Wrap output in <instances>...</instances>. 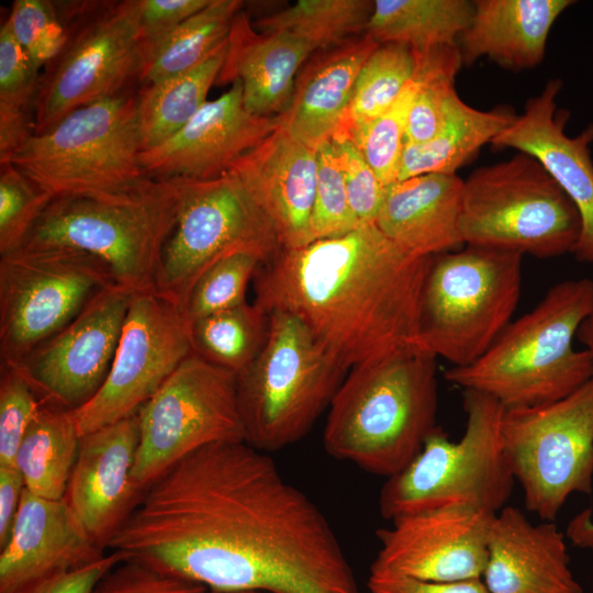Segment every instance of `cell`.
I'll return each instance as SVG.
<instances>
[{"instance_id": "30bf717a", "label": "cell", "mask_w": 593, "mask_h": 593, "mask_svg": "<svg viewBox=\"0 0 593 593\" xmlns=\"http://www.w3.org/2000/svg\"><path fill=\"white\" fill-rule=\"evenodd\" d=\"M460 232L465 245L552 258L574 253L581 219L540 163L517 152L463 180Z\"/></svg>"}, {"instance_id": "836d02e7", "label": "cell", "mask_w": 593, "mask_h": 593, "mask_svg": "<svg viewBox=\"0 0 593 593\" xmlns=\"http://www.w3.org/2000/svg\"><path fill=\"white\" fill-rule=\"evenodd\" d=\"M374 1L299 0L253 23L262 33L298 38L315 49H327L366 33Z\"/></svg>"}, {"instance_id": "d4e9b609", "label": "cell", "mask_w": 593, "mask_h": 593, "mask_svg": "<svg viewBox=\"0 0 593 593\" xmlns=\"http://www.w3.org/2000/svg\"><path fill=\"white\" fill-rule=\"evenodd\" d=\"M463 179L457 174H425L387 187L376 225L393 243L417 257H434L463 244L460 232Z\"/></svg>"}, {"instance_id": "f6af8a7d", "label": "cell", "mask_w": 593, "mask_h": 593, "mask_svg": "<svg viewBox=\"0 0 593 593\" xmlns=\"http://www.w3.org/2000/svg\"><path fill=\"white\" fill-rule=\"evenodd\" d=\"M38 72L4 21L0 30V108L34 113Z\"/></svg>"}, {"instance_id": "8d00e7d4", "label": "cell", "mask_w": 593, "mask_h": 593, "mask_svg": "<svg viewBox=\"0 0 593 593\" xmlns=\"http://www.w3.org/2000/svg\"><path fill=\"white\" fill-rule=\"evenodd\" d=\"M414 54L419 86L410 109L404 145L425 143L440 131L463 65L458 44Z\"/></svg>"}, {"instance_id": "44dd1931", "label": "cell", "mask_w": 593, "mask_h": 593, "mask_svg": "<svg viewBox=\"0 0 593 593\" xmlns=\"http://www.w3.org/2000/svg\"><path fill=\"white\" fill-rule=\"evenodd\" d=\"M560 79L549 80L530 98L522 114L492 142L537 159L575 205L581 233L574 249L581 262L593 264V124L574 136L566 133L568 113L557 109Z\"/></svg>"}, {"instance_id": "52a82bcc", "label": "cell", "mask_w": 593, "mask_h": 593, "mask_svg": "<svg viewBox=\"0 0 593 593\" xmlns=\"http://www.w3.org/2000/svg\"><path fill=\"white\" fill-rule=\"evenodd\" d=\"M522 258L475 245L434 256L415 348L452 367L478 360L511 323L521 295Z\"/></svg>"}, {"instance_id": "ab89813d", "label": "cell", "mask_w": 593, "mask_h": 593, "mask_svg": "<svg viewBox=\"0 0 593 593\" xmlns=\"http://www.w3.org/2000/svg\"><path fill=\"white\" fill-rule=\"evenodd\" d=\"M52 199L11 163L0 164V256L22 246Z\"/></svg>"}, {"instance_id": "7402d4cb", "label": "cell", "mask_w": 593, "mask_h": 593, "mask_svg": "<svg viewBox=\"0 0 593 593\" xmlns=\"http://www.w3.org/2000/svg\"><path fill=\"white\" fill-rule=\"evenodd\" d=\"M64 500L23 492L11 537L0 549V593H32L105 556Z\"/></svg>"}, {"instance_id": "d6a6232c", "label": "cell", "mask_w": 593, "mask_h": 593, "mask_svg": "<svg viewBox=\"0 0 593 593\" xmlns=\"http://www.w3.org/2000/svg\"><path fill=\"white\" fill-rule=\"evenodd\" d=\"M240 0H211L164 38L146 47L138 81L155 83L192 69L228 40Z\"/></svg>"}, {"instance_id": "f5cc1de1", "label": "cell", "mask_w": 593, "mask_h": 593, "mask_svg": "<svg viewBox=\"0 0 593 593\" xmlns=\"http://www.w3.org/2000/svg\"><path fill=\"white\" fill-rule=\"evenodd\" d=\"M577 338L589 351L593 360V313L581 324Z\"/></svg>"}, {"instance_id": "7bdbcfd3", "label": "cell", "mask_w": 593, "mask_h": 593, "mask_svg": "<svg viewBox=\"0 0 593 593\" xmlns=\"http://www.w3.org/2000/svg\"><path fill=\"white\" fill-rule=\"evenodd\" d=\"M41 404V399L18 369L1 367L0 466H15L20 444Z\"/></svg>"}, {"instance_id": "816d5d0a", "label": "cell", "mask_w": 593, "mask_h": 593, "mask_svg": "<svg viewBox=\"0 0 593 593\" xmlns=\"http://www.w3.org/2000/svg\"><path fill=\"white\" fill-rule=\"evenodd\" d=\"M566 537L573 546L593 552V514L591 508L578 513L568 523Z\"/></svg>"}, {"instance_id": "8fae6325", "label": "cell", "mask_w": 593, "mask_h": 593, "mask_svg": "<svg viewBox=\"0 0 593 593\" xmlns=\"http://www.w3.org/2000/svg\"><path fill=\"white\" fill-rule=\"evenodd\" d=\"M68 37L45 66L34 100L33 134L69 113L126 92L138 80L145 53L138 0L57 1Z\"/></svg>"}, {"instance_id": "cb8c5ba5", "label": "cell", "mask_w": 593, "mask_h": 593, "mask_svg": "<svg viewBox=\"0 0 593 593\" xmlns=\"http://www.w3.org/2000/svg\"><path fill=\"white\" fill-rule=\"evenodd\" d=\"M566 534L532 523L514 506L493 517L482 580L490 593H583L570 568Z\"/></svg>"}, {"instance_id": "f35d334b", "label": "cell", "mask_w": 593, "mask_h": 593, "mask_svg": "<svg viewBox=\"0 0 593 593\" xmlns=\"http://www.w3.org/2000/svg\"><path fill=\"white\" fill-rule=\"evenodd\" d=\"M262 259L237 251L211 266L194 283L181 314L188 326L210 314L246 302V290Z\"/></svg>"}, {"instance_id": "d6986e66", "label": "cell", "mask_w": 593, "mask_h": 593, "mask_svg": "<svg viewBox=\"0 0 593 593\" xmlns=\"http://www.w3.org/2000/svg\"><path fill=\"white\" fill-rule=\"evenodd\" d=\"M281 124V116H258L243 102L239 81L219 98L206 101L175 135L142 150L141 167L148 178L212 179Z\"/></svg>"}, {"instance_id": "484cf974", "label": "cell", "mask_w": 593, "mask_h": 593, "mask_svg": "<svg viewBox=\"0 0 593 593\" xmlns=\"http://www.w3.org/2000/svg\"><path fill=\"white\" fill-rule=\"evenodd\" d=\"M312 52L309 44L292 36L259 32L240 10L233 21L215 83L239 81L248 112L279 116L290 107L295 75Z\"/></svg>"}, {"instance_id": "7c38bea8", "label": "cell", "mask_w": 593, "mask_h": 593, "mask_svg": "<svg viewBox=\"0 0 593 593\" xmlns=\"http://www.w3.org/2000/svg\"><path fill=\"white\" fill-rule=\"evenodd\" d=\"M175 179L178 216L161 253L154 292L182 311L194 283L222 258L250 251L266 264L282 247L269 219L232 172Z\"/></svg>"}, {"instance_id": "5b68a950", "label": "cell", "mask_w": 593, "mask_h": 593, "mask_svg": "<svg viewBox=\"0 0 593 593\" xmlns=\"http://www.w3.org/2000/svg\"><path fill=\"white\" fill-rule=\"evenodd\" d=\"M179 202L178 179L148 177L116 193L53 198L20 248L82 251L108 268L115 286L154 291Z\"/></svg>"}, {"instance_id": "b9f144b4", "label": "cell", "mask_w": 593, "mask_h": 593, "mask_svg": "<svg viewBox=\"0 0 593 593\" xmlns=\"http://www.w3.org/2000/svg\"><path fill=\"white\" fill-rule=\"evenodd\" d=\"M357 228L331 142L317 149V175L310 222V243Z\"/></svg>"}, {"instance_id": "f546056e", "label": "cell", "mask_w": 593, "mask_h": 593, "mask_svg": "<svg viewBox=\"0 0 593 593\" xmlns=\"http://www.w3.org/2000/svg\"><path fill=\"white\" fill-rule=\"evenodd\" d=\"M80 440L74 411L42 401L15 458L25 489L46 500H63Z\"/></svg>"}, {"instance_id": "9a60e30c", "label": "cell", "mask_w": 593, "mask_h": 593, "mask_svg": "<svg viewBox=\"0 0 593 593\" xmlns=\"http://www.w3.org/2000/svg\"><path fill=\"white\" fill-rule=\"evenodd\" d=\"M133 479L146 489L187 455L214 443L246 441L236 374L192 354L138 411Z\"/></svg>"}, {"instance_id": "83f0119b", "label": "cell", "mask_w": 593, "mask_h": 593, "mask_svg": "<svg viewBox=\"0 0 593 593\" xmlns=\"http://www.w3.org/2000/svg\"><path fill=\"white\" fill-rule=\"evenodd\" d=\"M378 45L363 35L312 60L295 81L290 107L280 115L282 127L316 150L334 139L344 124L358 74Z\"/></svg>"}, {"instance_id": "7a4b0ae2", "label": "cell", "mask_w": 593, "mask_h": 593, "mask_svg": "<svg viewBox=\"0 0 593 593\" xmlns=\"http://www.w3.org/2000/svg\"><path fill=\"white\" fill-rule=\"evenodd\" d=\"M432 260L365 225L281 249L253 278L255 303L296 317L349 370L415 348Z\"/></svg>"}, {"instance_id": "ee69618b", "label": "cell", "mask_w": 593, "mask_h": 593, "mask_svg": "<svg viewBox=\"0 0 593 593\" xmlns=\"http://www.w3.org/2000/svg\"><path fill=\"white\" fill-rule=\"evenodd\" d=\"M357 227L374 224L387 186L349 139L331 141Z\"/></svg>"}, {"instance_id": "f907efd6", "label": "cell", "mask_w": 593, "mask_h": 593, "mask_svg": "<svg viewBox=\"0 0 593 593\" xmlns=\"http://www.w3.org/2000/svg\"><path fill=\"white\" fill-rule=\"evenodd\" d=\"M25 482L16 466H0V549L9 541Z\"/></svg>"}, {"instance_id": "ac0fdd59", "label": "cell", "mask_w": 593, "mask_h": 593, "mask_svg": "<svg viewBox=\"0 0 593 593\" xmlns=\"http://www.w3.org/2000/svg\"><path fill=\"white\" fill-rule=\"evenodd\" d=\"M495 514L449 505L398 517L377 530L380 549L370 573L434 582L482 579Z\"/></svg>"}, {"instance_id": "bcb514c9", "label": "cell", "mask_w": 593, "mask_h": 593, "mask_svg": "<svg viewBox=\"0 0 593 593\" xmlns=\"http://www.w3.org/2000/svg\"><path fill=\"white\" fill-rule=\"evenodd\" d=\"M194 581L161 572L145 563L124 559L96 584L92 593H209Z\"/></svg>"}, {"instance_id": "2e32d148", "label": "cell", "mask_w": 593, "mask_h": 593, "mask_svg": "<svg viewBox=\"0 0 593 593\" xmlns=\"http://www.w3.org/2000/svg\"><path fill=\"white\" fill-rule=\"evenodd\" d=\"M192 354L180 309L154 291L134 294L103 385L74 411L80 436L136 414Z\"/></svg>"}, {"instance_id": "f1b7e54d", "label": "cell", "mask_w": 593, "mask_h": 593, "mask_svg": "<svg viewBox=\"0 0 593 593\" xmlns=\"http://www.w3.org/2000/svg\"><path fill=\"white\" fill-rule=\"evenodd\" d=\"M507 108L478 110L456 93L437 135L421 144H405L396 181L425 174H456L485 144L512 124Z\"/></svg>"}, {"instance_id": "74e56055", "label": "cell", "mask_w": 593, "mask_h": 593, "mask_svg": "<svg viewBox=\"0 0 593 593\" xmlns=\"http://www.w3.org/2000/svg\"><path fill=\"white\" fill-rule=\"evenodd\" d=\"M418 86L415 69L411 81L383 113L354 127L345 138L355 144L387 187L396 181L409 113Z\"/></svg>"}, {"instance_id": "c3c4849f", "label": "cell", "mask_w": 593, "mask_h": 593, "mask_svg": "<svg viewBox=\"0 0 593 593\" xmlns=\"http://www.w3.org/2000/svg\"><path fill=\"white\" fill-rule=\"evenodd\" d=\"M367 585L368 593H490L482 579L434 582L370 573Z\"/></svg>"}, {"instance_id": "277c9868", "label": "cell", "mask_w": 593, "mask_h": 593, "mask_svg": "<svg viewBox=\"0 0 593 593\" xmlns=\"http://www.w3.org/2000/svg\"><path fill=\"white\" fill-rule=\"evenodd\" d=\"M592 313L593 280H563L511 322L478 360L450 367L444 377L463 390L492 396L504 409L563 399L593 378L591 355L573 346Z\"/></svg>"}, {"instance_id": "7dc6e473", "label": "cell", "mask_w": 593, "mask_h": 593, "mask_svg": "<svg viewBox=\"0 0 593 593\" xmlns=\"http://www.w3.org/2000/svg\"><path fill=\"white\" fill-rule=\"evenodd\" d=\"M211 0H138V25L145 47L171 33Z\"/></svg>"}, {"instance_id": "3957f363", "label": "cell", "mask_w": 593, "mask_h": 593, "mask_svg": "<svg viewBox=\"0 0 593 593\" xmlns=\"http://www.w3.org/2000/svg\"><path fill=\"white\" fill-rule=\"evenodd\" d=\"M436 358L416 348L359 363L331 405L323 445L332 457L392 477L436 428Z\"/></svg>"}, {"instance_id": "4dcf8cb0", "label": "cell", "mask_w": 593, "mask_h": 593, "mask_svg": "<svg viewBox=\"0 0 593 593\" xmlns=\"http://www.w3.org/2000/svg\"><path fill=\"white\" fill-rule=\"evenodd\" d=\"M473 14L468 0H377L365 35L415 53L457 45Z\"/></svg>"}, {"instance_id": "603a6c76", "label": "cell", "mask_w": 593, "mask_h": 593, "mask_svg": "<svg viewBox=\"0 0 593 593\" xmlns=\"http://www.w3.org/2000/svg\"><path fill=\"white\" fill-rule=\"evenodd\" d=\"M273 225L282 249L310 243L317 150L280 124L228 169Z\"/></svg>"}, {"instance_id": "1f68e13d", "label": "cell", "mask_w": 593, "mask_h": 593, "mask_svg": "<svg viewBox=\"0 0 593 593\" xmlns=\"http://www.w3.org/2000/svg\"><path fill=\"white\" fill-rule=\"evenodd\" d=\"M226 45L227 42L192 69L146 85L136 94L142 150L170 138L204 105L223 66Z\"/></svg>"}, {"instance_id": "5bb4252c", "label": "cell", "mask_w": 593, "mask_h": 593, "mask_svg": "<svg viewBox=\"0 0 593 593\" xmlns=\"http://www.w3.org/2000/svg\"><path fill=\"white\" fill-rule=\"evenodd\" d=\"M115 286L97 258L67 248H19L0 256V360L18 367Z\"/></svg>"}, {"instance_id": "60d3db41", "label": "cell", "mask_w": 593, "mask_h": 593, "mask_svg": "<svg viewBox=\"0 0 593 593\" xmlns=\"http://www.w3.org/2000/svg\"><path fill=\"white\" fill-rule=\"evenodd\" d=\"M5 22L38 69L49 64L67 42L68 30L57 1L15 0Z\"/></svg>"}, {"instance_id": "db71d44e", "label": "cell", "mask_w": 593, "mask_h": 593, "mask_svg": "<svg viewBox=\"0 0 593 593\" xmlns=\"http://www.w3.org/2000/svg\"><path fill=\"white\" fill-rule=\"evenodd\" d=\"M209 593H265V592L258 591V590H243V591H232V592H209Z\"/></svg>"}, {"instance_id": "e575fe53", "label": "cell", "mask_w": 593, "mask_h": 593, "mask_svg": "<svg viewBox=\"0 0 593 593\" xmlns=\"http://www.w3.org/2000/svg\"><path fill=\"white\" fill-rule=\"evenodd\" d=\"M189 328L194 355L237 376L262 349L269 314L246 301L200 318Z\"/></svg>"}, {"instance_id": "4fadbf2b", "label": "cell", "mask_w": 593, "mask_h": 593, "mask_svg": "<svg viewBox=\"0 0 593 593\" xmlns=\"http://www.w3.org/2000/svg\"><path fill=\"white\" fill-rule=\"evenodd\" d=\"M504 451L526 508L556 518L573 493L593 486V378L555 402L505 409Z\"/></svg>"}, {"instance_id": "ffe728a7", "label": "cell", "mask_w": 593, "mask_h": 593, "mask_svg": "<svg viewBox=\"0 0 593 593\" xmlns=\"http://www.w3.org/2000/svg\"><path fill=\"white\" fill-rule=\"evenodd\" d=\"M138 444V412L81 437L63 500L101 550L145 491L132 475Z\"/></svg>"}, {"instance_id": "d590c367", "label": "cell", "mask_w": 593, "mask_h": 593, "mask_svg": "<svg viewBox=\"0 0 593 593\" xmlns=\"http://www.w3.org/2000/svg\"><path fill=\"white\" fill-rule=\"evenodd\" d=\"M415 69L416 57L409 46L379 44L358 74L344 124L334 139H345L354 127L383 113L411 81Z\"/></svg>"}, {"instance_id": "9c48e42d", "label": "cell", "mask_w": 593, "mask_h": 593, "mask_svg": "<svg viewBox=\"0 0 593 593\" xmlns=\"http://www.w3.org/2000/svg\"><path fill=\"white\" fill-rule=\"evenodd\" d=\"M141 152L136 96L124 92L32 134L8 163L52 198L98 195L125 191L146 178Z\"/></svg>"}, {"instance_id": "8992f818", "label": "cell", "mask_w": 593, "mask_h": 593, "mask_svg": "<svg viewBox=\"0 0 593 593\" xmlns=\"http://www.w3.org/2000/svg\"><path fill=\"white\" fill-rule=\"evenodd\" d=\"M467 424L454 443L439 428L400 472L389 477L379 497L383 518L449 505H471L497 513L508 500L514 477L503 445L504 406L474 390H463Z\"/></svg>"}, {"instance_id": "681fc988", "label": "cell", "mask_w": 593, "mask_h": 593, "mask_svg": "<svg viewBox=\"0 0 593 593\" xmlns=\"http://www.w3.org/2000/svg\"><path fill=\"white\" fill-rule=\"evenodd\" d=\"M125 557L115 551L47 581L32 593H92L98 581Z\"/></svg>"}, {"instance_id": "e0dca14e", "label": "cell", "mask_w": 593, "mask_h": 593, "mask_svg": "<svg viewBox=\"0 0 593 593\" xmlns=\"http://www.w3.org/2000/svg\"><path fill=\"white\" fill-rule=\"evenodd\" d=\"M134 294L112 286L15 369L41 401L76 411L103 385Z\"/></svg>"}, {"instance_id": "ba28073f", "label": "cell", "mask_w": 593, "mask_h": 593, "mask_svg": "<svg viewBox=\"0 0 593 593\" xmlns=\"http://www.w3.org/2000/svg\"><path fill=\"white\" fill-rule=\"evenodd\" d=\"M347 371L296 317L270 312L262 349L236 376L246 443L273 451L300 440L329 407Z\"/></svg>"}, {"instance_id": "6da1fadb", "label": "cell", "mask_w": 593, "mask_h": 593, "mask_svg": "<svg viewBox=\"0 0 593 593\" xmlns=\"http://www.w3.org/2000/svg\"><path fill=\"white\" fill-rule=\"evenodd\" d=\"M108 549L210 592L361 593L318 506L246 441L206 445L168 468Z\"/></svg>"}, {"instance_id": "4316f807", "label": "cell", "mask_w": 593, "mask_h": 593, "mask_svg": "<svg viewBox=\"0 0 593 593\" xmlns=\"http://www.w3.org/2000/svg\"><path fill=\"white\" fill-rule=\"evenodd\" d=\"M571 0H475L473 14L459 37L462 64L486 57L511 70L538 66L549 32Z\"/></svg>"}]
</instances>
